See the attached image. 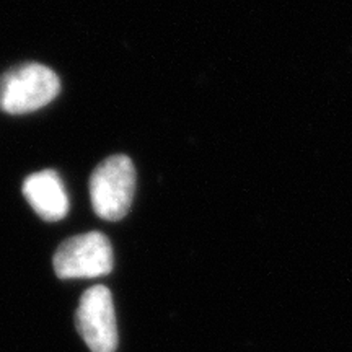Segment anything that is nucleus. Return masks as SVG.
I'll return each mask as SVG.
<instances>
[{"label":"nucleus","mask_w":352,"mask_h":352,"mask_svg":"<svg viewBox=\"0 0 352 352\" xmlns=\"http://www.w3.org/2000/svg\"><path fill=\"white\" fill-rule=\"evenodd\" d=\"M135 189V168L129 157L113 155L96 166L90 178V199L95 214L120 220L129 212Z\"/></svg>","instance_id":"f03ea898"},{"label":"nucleus","mask_w":352,"mask_h":352,"mask_svg":"<svg viewBox=\"0 0 352 352\" xmlns=\"http://www.w3.org/2000/svg\"><path fill=\"white\" fill-rule=\"evenodd\" d=\"M113 264L111 243L100 232L72 236L54 254V270L60 279H87L108 274Z\"/></svg>","instance_id":"7ed1b4c3"},{"label":"nucleus","mask_w":352,"mask_h":352,"mask_svg":"<svg viewBox=\"0 0 352 352\" xmlns=\"http://www.w3.org/2000/svg\"><path fill=\"white\" fill-rule=\"evenodd\" d=\"M23 195L34 212L47 222L64 219L69 212L67 192L54 170L30 175L23 183Z\"/></svg>","instance_id":"39448f33"},{"label":"nucleus","mask_w":352,"mask_h":352,"mask_svg":"<svg viewBox=\"0 0 352 352\" xmlns=\"http://www.w3.org/2000/svg\"><path fill=\"white\" fill-rule=\"evenodd\" d=\"M60 90L54 70L38 63L12 67L0 78V109L8 114H25L46 107Z\"/></svg>","instance_id":"f257e3e1"},{"label":"nucleus","mask_w":352,"mask_h":352,"mask_svg":"<svg viewBox=\"0 0 352 352\" xmlns=\"http://www.w3.org/2000/svg\"><path fill=\"white\" fill-rule=\"evenodd\" d=\"M76 321L78 333L91 352H116V314L111 292L104 285H95L83 294Z\"/></svg>","instance_id":"20e7f679"}]
</instances>
